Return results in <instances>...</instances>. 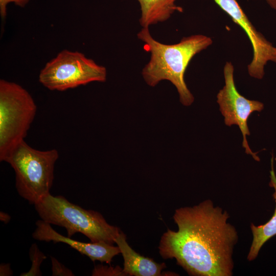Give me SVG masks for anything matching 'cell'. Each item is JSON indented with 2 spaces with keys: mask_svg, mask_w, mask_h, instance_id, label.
I'll return each instance as SVG.
<instances>
[{
  "mask_svg": "<svg viewBox=\"0 0 276 276\" xmlns=\"http://www.w3.org/2000/svg\"><path fill=\"white\" fill-rule=\"evenodd\" d=\"M106 68L77 51L64 50L47 62L39 81L51 90L64 91L92 82L106 80Z\"/></svg>",
  "mask_w": 276,
  "mask_h": 276,
  "instance_id": "6",
  "label": "cell"
},
{
  "mask_svg": "<svg viewBox=\"0 0 276 276\" xmlns=\"http://www.w3.org/2000/svg\"><path fill=\"white\" fill-rule=\"evenodd\" d=\"M13 274L9 264H2L0 266V275H12Z\"/></svg>",
  "mask_w": 276,
  "mask_h": 276,
  "instance_id": "17",
  "label": "cell"
},
{
  "mask_svg": "<svg viewBox=\"0 0 276 276\" xmlns=\"http://www.w3.org/2000/svg\"><path fill=\"white\" fill-rule=\"evenodd\" d=\"M29 256L32 265L30 270L26 272L22 273L21 276H41L40 265L46 256L38 248L37 244H32L29 250Z\"/></svg>",
  "mask_w": 276,
  "mask_h": 276,
  "instance_id": "13",
  "label": "cell"
},
{
  "mask_svg": "<svg viewBox=\"0 0 276 276\" xmlns=\"http://www.w3.org/2000/svg\"><path fill=\"white\" fill-rule=\"evenodd\" d=\"M37 111L30 94L15 82L0 80V160L24 141Z\"/></svg>",
  "mask_w": 276,
  "mask_h": 276,
  "instance_id": "5",
  "label": "cell"
},
{
  "mask_svg": "<svg viewBox=\"0 0 276 276\" xmlns=\"http://www.w3.org/2000/svg\"><path fill=\"white\" fill-rule=\"evenodd\" d=\"M29 0H0V14L2 19H5L7 15V5L10 3H13L16 5L24 7Z\"/></svg>",
  "mask_w": 276,
  "mask_h": 276,
  "instance_id": "16",
  "label": "cell"
},
{
  "mask_svg": "<svg viewBox=\"0 0 276 276\" xmlns=\"http://www.w3.org/2000/svg\"><path fill=\"white\" fill-rule=\"evenodd\" d=\"M234 67L230 62H227L224 67L223 73L225 85L217 95V103L220 110L224 118L226 125H237L242 134V146L247 154L259 161L257 152H253L250 148L246 136L250 135L247 120L254 111H261L264 108L263 103L250 100L242 96L237 90L234 78Z\"/></svg>",
  "mask_w": 276,
  "mask_h": 276,
  "instance_id": "7",
  "label": "cell"
},
{
  "mask_svg": "<svg viewBox=\"0 0 276 276\" xmlns=\"http://www.w3.org/2000/svg\"><path fill=\"white\" fill-rule=\"evenodd\" d=\"M124 259L123 272L125 275L134 276H159L166 267L164 263H158L152 259L135 252L128 244L126 235L122 231L116 239Z\"/></svg>",
  "mask_w": 276,
  "mask_h": 276,
  "instance_id": "10",
  "label": "cell"
},
{
  "mask_svg": "<svg viewBox=\"0 0 276 276\" xmlns=\"http://www.w3.org/2000/svg\"><path fill=\"white\" fill-rule=\"evenodd\" d=\"M269 6L274 10H276V0H265Z\"/></svg>",
  "mask_w": 276,
  "mask_h": 276,
  "instance_id": "19",
  "label": "cell"
},
{
  "mask_svg": "<svg viewBox=\"0 0 276 276\" xmlns=\"http://www.w3.org/2000/svg\"><path fill=\"white\" fill-rule=\"evenodd\" d=\"M92 275H125V274L123 269L119 270L118 267L113 268L111 266L98 265L93 270Z\"/></svg>",
  "mask_w": 276,
  "mask_h": 276,
  "instance_id": "15",
  "label": "cell"
},
{
  "mask_svg": "<svg viewBox=\"0 0 276 276\" xmlns=\"http://www.w3.org/2000/svg\"><path fill=\"white\" fill-rule=\"evenodd\" d=\"M0 219L2 221L7 223L10 221L11 217L8 214L1 212Z\"/></svg>",
  "mask_w": 276,
  "mask_h": 276,
  "instance_id": "18",
  "label": "cell"
},
{
  "mask_svg": "<svg viewBox=\"0 0 276 276\" xmlns=\"http://www.w3.org/2000/svg\"><path fill=\"white\" fill-rule=\"evenodd\" d=\"M137 36L151 54L142 72L146 83L153 87L160 81L168 80L176 88L180 102L185 106L191 105L194 98L185 81V73L193 57L212 44V38L193 35L182 38L177 43L166 44L154 39L148 28H143Z\"/></svg>",
  "mask_w": 276,
  "mask_h": 276,
  "instance_id": "2",
  "label": "cell"
},
{
  "mask_svg": "<svg viewBox=\"0 0 276 276\" xmlns=\"http://www.w3.org/2000/svg\"><path fill=\"white\" fill-rule=\"evenodd\" d=\"M140 5L141 15L139 21L143 28L168 20L175 12L183 9L175 4L176 0H136Z\"/></svg>",
  "mask_w": 276,
  "mask_h": 276,
  "instance_id": "12",
  "label": "cell"
},
{
  "mask_svg": "<svg viewBox=\"0 0 276 276\" xmlns=\"http://www.w3.org/2000/svg\"><path fill=\"white\" fill-rule=\"evenodd\" d=\"M36 225V228L32 234L34 239L40 241L67 244L93 262L99 261L110 264L115 256L121 254L118 246L105 242L85 243L63 236L54 229L51 224L42 219L37 220Z\"/></svg>",
  "mask_w": 276,
  "mask_h": 276,
  "instance_id": "9",
  "label": "cell"
},
{
  "mask_svg": "<svg viewBox=\"0 0 276 276\" xmlns=\"http://www.w3.org/2000/svg\"><path fill=\"white\" fill-rule=\"evenodd\" d=\"M34 206L42 220L64 227L68 237L81 233L91 242H105L113 245L121 231L108 223L99 212L85 210L70 202L62 196H53L50 193Z\"/></svg>",
  "mask_w": 276,
  "mask_h": 276,
  "instance_id": "3",
  "label": "cell"
},
{
  "mask_svg": "<svg viewBox=\"0 0 276 276\" xmlns=\"http://www.w3.org/2000/svg\"><path fill=\"white\" fill-rule=\"evenodd\" d=\"M52 262V271L53 276H74V273L71 270L66 267L59 262L55 258L51 257Z\"/></svg>",
  "mask_w": 276,
  "mask_h": 276,
  "instance_id": "14",
  "label": "cell"
},
{
  "mask_svg": "<svg viewBox=\"0 0 276 276\" xmlns=\"http://www.w3.org/2000/svg\"><path fill=\"white\" fill-rule=\"evenodd\" d=\"M248 36L253 49V57L247 66L249 75L262 79L268 62L276 63V47L268 41L249 21L236 0H213Z\"/></svg>",
  "mask_w": 276,
  "mask_h": 276,
  "instance_id": "8",
  "label": "cell"
},
{
  "mask_svg": "<svg viewBox=\"0 0 276 276\" xmlns=\"http://www.w3.org/2000/svg\"><path fill=\"white\" fill-rule=\"evenodd\" d=\"M229 218L226 211L210 199L176 209L173 219L178 229H168L163 234L160 255L175 259L191 275H232L238 235Z\"/></svg>",
  "mask_w": 276,
  "mask_h": 276,
  "instance_id": "1",
  "label": "cell"
},
{
  "mask_svg": "<svg viewBox=\"0 0 276 276\" xmlns=\"http://www.w3.org/2000/svg\"><path fill=\"white\" fill-rule=\"evenodd\" d=\"M270 179L269 185L274 190L272 196L275 202L274 211L271 218L266 223L260 225L251 223L250 228L252 240L247 257L249 261L254 260L258 257L263 245L276 235V175L273 168V157L271 159Z\"/></svg>",
  "mask_w": 276,
  "mask_h": 276,
  "instance_id": "11",
  "label": "cell"
},
{
  "mask_svg": "<svg viewBox=\"0 0 276 276\" xmlns=\"http://www.w3.org/2000/svg\"><path fill=\"white\" fill-rule=\"evenodd\" d=\"M58 157L56 149L37 150L24 140L4 162L9 164L15 172V187L18 194L34 205L50 193L55 164Z\"/></svg>",
  "mask_w": 276,
  "mask_h": 276,
  "instance_id": "4",
  "label": "cell"
}]
</instances>
